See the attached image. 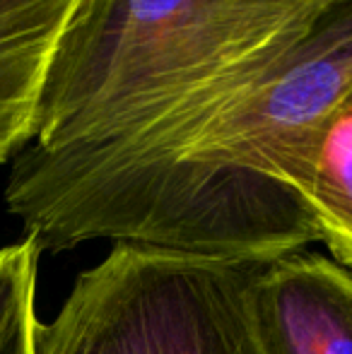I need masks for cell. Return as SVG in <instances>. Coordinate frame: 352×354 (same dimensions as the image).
Returning <instances> with one entry per match:
<instances>
[{"label": "cell", "instance_id": "obj_1", "mask_svg": "<svg viewBox=\"0 0 352 354\" xmlns=\"http://www.w3.org/2000/svg\"><path fill=\"white\" fill-rule=\"evenodd\" d=\"M352 92V0L183 133L131 152L27 145L5 205L41 251L82 243L275 263L319 241L309 207L326 126Z\"/></svg>", "mask_w": 352, "mask_h": 354}, {"label": "cell", "instance_id": "obj_2", "mask_svg": "<svg viewBox=\"0 0 352 354\" xmlns=\"http://www.w3.org/2000/svg\"><path fill=\"white\" fill-rule=\"evenodd\" d=\"M348 0H80L51 61L37 147L121 140L246 66L292 48Z\"/></svg>", "mask_w": 352, "mask_h": 354}, {"label": "cell", "instance_id": "obj_3", "mask_svg": "<svg viewBox=\"0 0 352 354\" xmlns=\"http://www.w3.org/2000/svg\"><path fill=\"white\" fill-rule=\"evenodd\" d=\"M268 268L118 243L41 323L39 354H287Z\"/></svg>", "mask_w": 352, "mask_h": 354}, {"label": "cell", "instance_id": "obj_4", "mask_svg": "<svg viewBox=\"0 0 352 354\" xmlns=\"http://www.w3.org/2000/svg\"><path fill=\"white\" fill-rule=\"evenodd\" d=\"M80 0H0V164L37 136L44 84Z\"/></svg>", "mask_w": 352, "mask_h": 354}, {"label": "cell", "instance_id": "obj_5", "mask_svg": "<svg viewBox=\"0 0 352 354\" xmlns=\"http://www.w3.org/2000/svg\"><path fill=\"white\" fill-rule=\"evenodd\" d=\"M266 294L287 354H352V275L335 261L295 253L270 263Z\"/></svg>", "mask_w": 352, "mask_h": 354}, {"label": "cell", "instance_id": "obj_6", "mask_svg": "<svg viewBox=\"0 0 352 354\" xmlns=\"http://www.w3.org/2000/svg\"><path fill=\"white\" fill-rule=\"evenodd\" d=\"M309 207L319 241L352 270V92L331 116L316 157Z\"/></svg>", "mask_w": 352, "mask_h": 354}, {"label": "cell", "instance_id": "obj_7", "mask_svg": "<svg viewBox=\"0 0 352 354\" xmlns=\"http://www.w3.org/2000/svg\"><path fill=\"white\" fill-rule=\"evenodd\" d=\"M41 253L32 236L0 248V354H39L37 284Z\"/></svg>", "mask_w": 352, "mask_h": 354}]
</instances>
